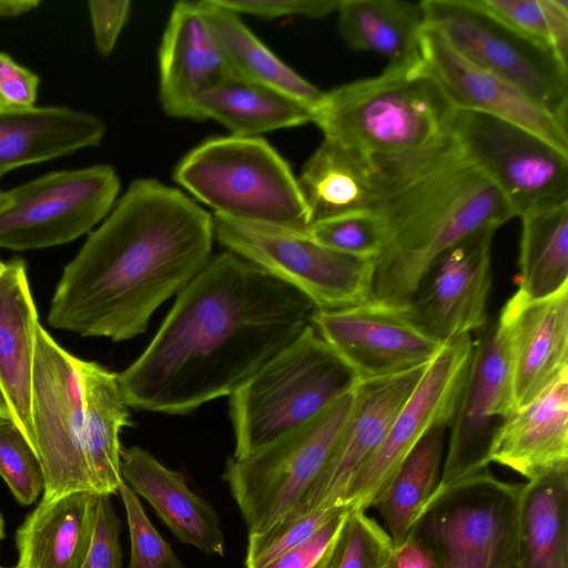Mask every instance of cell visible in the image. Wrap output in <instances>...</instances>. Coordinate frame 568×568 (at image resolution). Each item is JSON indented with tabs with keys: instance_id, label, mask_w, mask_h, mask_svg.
<instances>
[{
	"instance_id": "f907efd6",
	"label": "cell",
	"mask_w": 568,
	"mask_h": 568,
	"mask_svg": "<svg viewBox=\"0 0 568 568\" xmlns=\"http://www.w3.org/2000/svg\"><path fill=\"white\" fill-rule=\"evenodd\" d=\"M4 536V526H3V519L0 515V541L3 539Z\"/></svg>"
},
{
	"instance_id": "44dd1931",
	"label": "cell",
	"mask_w": 568,
	"mask_h": 568,
	"mask_svg": "<svg viewBox=\"0 0 568 568\" xmlns=\"http://www.w3.org/2000/svg\"><path fill=\"white\" fill-rule=\"evenodd\" d=\"M229 73L197 2H176L159 49L162 109L170 116L194 120L197 97Z\"/></svg>"
},
{
	"instance_id": "603a6c76",
	"label": "cell",
	"mask_w": 568,
	"mask_h": 568,
	"mask_svg": "<svg viewBox=\"0 0 568 568\" xmlns=\"http://www.w3.org/2000/svg\"><path fill=\"white\" fill-rule=\"evenodd\" d=\"M122 479L155 510L183 544L206 555L224 556L220 519L209 501L193 493L181 471L161 464L141 447L122 449Z\"/></svg>"
},
{
	"instance_id": "ba28073f",
	"label": "cell",
	"mask_w": 568,
	"mask_h": 568,
	"mask_svg": "<svg viewBox=\"0 0 568 568\" xmlns=\"http://www.w3.org/2000/svg\"><path fill=\"white\" fill-rule=\"evenodd\" d=\"M356 387L312 420L256 452L229 458L223 478L248 534L264 530L283 518L306 494L353 408Z\"/></svg>"
},
{
	"instance_id": "816d5d0a",
	"label": "cell",
	"mask_w": 568,
	"mask_h": 568,
	"mask_svg": "<svg viewBox=\"0 0 568 568\" xmlns=\"http://www.w3.org/2000/svg\"><path fill=\"white\" fill-rule=\"evenodd\" d=\"M6 197H7V193L4 191L0 190V206L6 201Z\"/></svg>"
},
{
	"instance_id": "f5cc1de1",
	"label": "cell",
	"mask_w": 568,
	"mask_h": 568,
	"mask_svg": "<svg viewBox=\"0 0 568 568\" xmlns=\"http://www.w3.org/2000/svg\"><path fill=\"white\" fill-rule=\"evenodd\" d=\"M0 568H2V567H0Z\"/></svg>"
},
{
	"instance_id": "836d02e7",
	"label": "cell",
	"mask_w": 568,
	"mask_h": 568,
	"mask_svg": "<svg viewBox=\"0 0 568 568\" xmlns=\"http://www.w3.org/2000/svg\"><path fill=\"white\" fill-rule=\"evenodd\" d=\"M519 217L518 291L547 297L568 286V201Z\"/></svg>"
},
{
	"instance_id": "277c9868",
	"label": "cell",
	"mask_w": 568,
	"mask_h": 568,
	"mask_svg": "<svg viewBox=\"0 0 568 568\" xmlns=\"http://www.w3.org/2000/svg\"><path fill=\"white\" fill-rule=\"evenodd\" d=\"M454 110L419 54L324 92L312 122L326 139L383 156L433 143L448 131Z\"/></svg>"
},
{
	"instance_id": "c3c4849f",
	"label": "cell",
	"mask_w": 568,
	"mask_h": 568,
	"mask_svg": "<svg viewBox=\"0 0 568 568\" xmlns=\"http://www.w3.org/2000/svg\"><path fill=\"white\" fill-rule=\"evenodd\" d=\"M0 418H10L11 419L10 409H9L8 403L4 398V395L1 390V388H0Z\"/></svg>"
},
{
	"instance_id": "f6af8a7d",
	"label": "cell",
	"mask_w": 568,
	"mask_h": 568,
	"mask_svg": "<svg viewBox=\"0 0 568 568\" xmlns=\"http://www.w3.org/2000/svg\"><path fill=\"white\" fill-rule=\"evenodd\" d=\"M87 4L97 51L100 55L106 58L113 52L129 20L131 1L90 0Z\"/></svg>"
},
{
	"instance_id": "484cf974",
	"label": "cell",
	"mask_w": 568,
	"mask_h": 568,
	"mask_svg": "<svg viewBox=\"0 0 568 568\" xmlns=\"http://www.w3.org/2000/svg\"><path fill=\"white\" fill-rule=\"evenodd\" d=\"M99 497L81 491L41 500L17 531L16 568H82L93 538Z\"/></svg>"
},
{
	"instance_id": "1f68e13d",
	"label": "cell",
	"mask_w": 568,
	"mask_h": 568,
	"mask_svg": "<svg viewBox=\"0 0 568 568\" xmlns=\"http://www.w3.org/2000/svg\"><path fill=\"white\" fill-rule=\"evenodd\" d=\"M520 568H568V468L523 487Z\"/></svg>"
},
{
	"instance_id": "b9f144b4",
	"label": "cell",
	"mask_w": 568,
	"mask_h": 568,
	"mask_svg": "<svg viewBox=\"0 0 568 568\" xmlns=\"http://www.w3.org/2000/svg\"><path fill=\"white\" fill-rule=\"evenodd\" d=\"M349 509L334 517L306 541L284 552L263 568H327Z\"/></svg>"
},
{
	"instance_id": "7bdbcfd3",
	"label": "cell",
	"mask_w": 568,
	"mask_h": 568,
	"mask_svg": "<svg viewBox=\"0 0 568 568\" xmlns=\"http://www.w3.org/2000/svg\"><path fill=\"white\" fill-rule=\"evenodd\" d=\"M223 8L261 19L286 16L324 18L336 12L339 0H215Z\"/></svg>"
},
{
	"instance_id": "ee69618b",
	"label": "cell",
	"mask_w": 568,
	"mask_h": 568,
	"mask_svg": "<svg viewBox=\"0 0 568 568\" xmlns=\"http://www.w3.org/2000/svg\"><path fill=\"white\" fill-rule=\"evenodd\" d=\"M40 78L11 55L0 51V113L36 105Z\"/></svg>"
},
{
	"instance_id": "ac0fdd59",
	"label": "cell",
	"mask_w": 568,
	"mask_h": 568,
	"mask_svg": "<svg viewBox=\"0 0 568 568\" xmlns=\"http://www.w3.org/2000/svg\"><path fill=\"white\" fill-rule=\"evenodd\" d=\"M427 366L358 382L353 408L325 465L303 498L285 516L347 507L344 498L349 485L382 445L396 414Z\"/></svg>"
},
{
	"instance_id": "7dc6e473",
	"label": "cell",
	"mask_w": 568,
	"mask_h": 568,
	"mask_svg": "<svg viewBox=\"0 0 568 568\" xmlns=\"http://www.w3.org/2000/svg\"><path fill=\"white\" fill-rule=\"evenodd\" d=\"M40 4V0H0V19L21 17L33 11Z\"/></svg>"
},
{
	"instance_id": "f35d334b",
	"label": "cell",
	"mask_w": 568,
	"mask_h": 568,
	"mask_svg": "<svg viewBox=\"0 0 568 568\" xmlns=\"http://www.w3.org/2000/svg\"><path fill=\"white\" fill-rule=\"evenodd\" d=\"M0 476L22 506L34 503L44 487L40 459L10 418H0Z\"/></svg>"
},
{
	"instance_id": "5b68a950",
	"label": "cell",
	"mask_w": 568,
	"mask_h": 568,
	"mask_svg": "<svg viewBox=\"0 0 568 568\" xmlns=\"http://www.w3.org/2000/svg\"><path fill=\"white\" fill-rule=\"evenodd\" d=\"M357 383L310 323L230 395L233 457H245L312 420Z\"/></svg>"
},
{
	"instance_id": "e575fe53",
	"label": "cell",
	"mask_w": 568,
	"mask_h": 568,
	"mask_svg": "<svg viewBox=\"0 0 568 568\" xmlns=\"http://www.w3.org/2000/svg\"><path fill=\"white\" fill-rule=\"evenodd\" d=\"M475 3L568 65V0H474Z\"/></svg>"
},
{
	"instance_id": "cb8c5ba5",
	"label": "cell",
	"mask_w": 568,
	"mask_h": 568,
	"mask_svg": "<svg viewBox=\"0 0 568 568\" xmlns=\"http://www.w3.org/2000/svg\"><path fill=\"white\" fill-rule=\"evenodd\" d=\"M22 258H13L0 277V388L11 419L33 448L32 374L40 326Z\"/></svg>"
},
{
	"instance_id": "ab89813d",
	"label": "cell",
	"mask_w": 568,
	"mask_h": 568,
	"mask_svg": "<svg viewBox=\"0 0 568 568\" xmlns=\"http://www.w3.org/2000/svg\"><path fill=\"white\" fill-rule=\"evenodd\" d=\"M118 493L125 508L130 531L129 568H185L145 515L138 495L124 480L121 481Z\"/></svg>"
},
{
	"instance_id": "bcb514c9",
	"label": "cell",
	"mask_w": 568,
	"mask_h": 568,
	"mask_svg": "<svg viewBox=\"0 0 568 568\" xmlns=\"http://www.w3.org/2000/svg\"><path fill=\"white\" fill-rule=\"evenodd\" d=\"M386 568H438V565L422 544L408 537L393 548Z\"/></svg>"
},
{
	"instance_id": "f1b7e54d",
	"label": "cell",
	"mask_w": 568,
	"mask_h": 568,
	"mask_svg": "<svg viewBox=\"0 0 568 568\" xmlns=\"http://www.w3.org/2000/svg\"><path fill=\"white\" fill-rule=\"evenodd\" d=\"M312 118V109L302 102L232 73L203 91L194 103V120H214L241 138L300 126Z\"/></svg>"
},
{
	"instance_id": "52a82bcc",
	"label": "cell",
	"mask_w": 568,
	"mask_h": 568,
	"mask_svg": "<svg viewBox=\"0 0 568 568\" xmlns=\"http://www.w3.org/2000/svg\"><path fill=\"white\" fill-rule=\"evenodd\" d=\"M523 487L488 468L438 486L408 537L432 554L438 568H520Z\"/></svg>"
},
{
	"instance_id": "8fae6325",
	"label": "cell",
	"mask_w": 568,
	"mask_h": 568,
	"mask_svg": "<svg viewBox=\"0 0 568 568\" xmlns=\"http://www.w3.org/2000/svg\"><path fill=\"white\" fill-rule=\"evenodd\" d=\"M429 26L465 58L511 83L568 125V65L474 0H423Z\"/></svg>"
},
{
	"instance_id": "9a60e30c",
	"label": "cell",
	"mask_w": 568,
	"mask_h": 568,
	"mask_svg": "<svg viewBox=\"0 0 568 568\" xmlns=\"http://www.w3.org/2000/svg\"><path fill=\"white\" fill-rule=\"evenodd\" d=\"M310 323L358 382L394 376L429 364L444 344L398 308L374 301L317 308Z\"/></svg>"
},
{
	"instance_id": "d590c367",
	"label": "cell",
	"mask_w": 568,
	"mask_h": 568,
	"mask_svg": "<svg viewBox=\"0 0 568 568\" xmlns=\"http://www.w3.org/2000/svg\"><path fill=\"white\" fill-rule=\"evenodd\" d=\"M393 542L365 510L349 509L327 568H386Z\"/></svg>"
},
{
	"instance_id": "8992f818",
	"label": "cell",
	"mask_w": 568,
	"mask_h": 568,
	"mask_svg": "<svg viewBox=\"0 0 568 568\" xmlns=\"http://www.w3.org/2000/svg\"><path fill=\"white\" fill-rule=\"evenodd\" d=\"M174 181L215 215L306 232L297 178L264 139L210 138L175 165Z\"/></svg>"
},
{
	"instance_id": "ffe728a7",
	"label": "cell",
	"mask_w": 568,
	"mask_h": 568,
	"mask_svg": "<svg viewBox=\"0 0 568 568\" xmlns=\"http://www.w3.org/2000/svg\"><path fill=\"white\" fill-rule=\"evenodd\" d=\"M496 323L507 353L517 410L568 372V286L536 300L517 291Z\"/></svg>"
},
{
	"instance_id": "e0dca14e",
	"label": "cell",
	"mask_w": 568,
	"mask_h": 568,
	"mask_svg": "<svg viewBox=\"0 0 568 568\" xmlns=\"http://www.w3.org/2000/svg\"><path fill=\"white\" fill-rule=\"evenodd\" d=\"M496 232H479L442 254L405 307L415 323L442 344L471 335L488 322Z\"/></svg>"
},
{
	"instance_id": "f546056e",
	"label": "cell",
	"mask_w": 568,
	"mask_h": 568,
	"mask_svg": "<svg viewBox=\"0 0 568 568\" xmlns=\"http://www.w3.org/2000/svg\"><path fill=\"white\" fill-rule=\"evenodd\" d=\"M197 7L232 74L280 91L315 110L324 92L273 53L237 13L215 0L199 1Z\"/></svg>"
},
{
	"instance_id": "7a4b0ae2",
	"label": "cell",
	"mask_w": 568,
	"mask_h": 568,
	"mask_svg": "<svg viewBox=\"0 0 568 568\" xmlns=\"http://www.w3.org/2000/svg\"><path fill=\"white\" fill-rule=\"evenodd\" d=\"M213 216L175 187L133 181L63 267L49 324L114 342L141 335L152 314L210 261Z\"/></svg>"
},
{
	"instance_id": "30bf717a",
	"label": "cell",
	"mask_w": 568,
	"mask_h": 568,
	"mask_svg": "<svg viewBox=\"0 0 568 568\" xmlns=\"http://www.w3.org/2000/svg\"><path fill=\"white\" fill-rule=\"evenodd\" d=\"M120 179L110 164L52 171L7 191L0 247L40 250L89 234L112 210Z\"/></svg>"
},
{
	"instance_id": "d6a6232c",
	"label": "cell",
	"mask_w": 568,
	"mask_h": 568,
	"mask_svg": "<svg viewBox=\"0 0 568 568\" xmlns=\"http://www.w3.org/2000/svg\"><path fill=\"white\" fill-rule=\"evenodd\" d=\"M447 427L430 429L410 450L371 507L381 515L393 546L409 536L419 513L437 489Z\"/></svg>"
},
{
	"instance_id": "74e56055",
	"label": "cell",
	"mask_w": 568,
	"mask_h": 568,
	"mask_svg": "<svg viewBox=\"0 0 568 568\" xmlns=\"http://www.w3.org/2000/svg\"><path fill=\"white\" fill-rule=\"evenodd\" d=\"M306 233L333 250L366 258H376L385 231L374 209L342 214L313 223Z\"/></svg>"
},
{
	"instance_id": "6da1fadb",
	"label": "cell",
	"mask_w": 568,
	"mask_h": 568,
	"mask_svg": "<svg viewBox=\"0 0 568 568\" xmlns=\"http://www.w3.org/2000/svg\"><path fill=\"white\" fill-rule=\"evenodd\" d=\"M302 292L227 251L178 294L144 352L118 374L129 407L186 414L230 396L310 324Z\"/></svg>"
},
{
	"instance_id": "d6986e66",
	"label": "cell",
	"mask_w": 568,
	"mask_h": 568,
	"mask_svg": "<svg viewBox=\"0 0 568 568\" xmlns=\"http://www.w3.org/2000/svg\"><path fill=\"white\" fill-rule=\"evenodd\" d=\"M419 54L455 109L486 113L519 125L568 154V125L518 88L475 64L426 26Z\"/></svg>"
},
{
	"instance_id": "8d00e7d4",
	"label": "cell",
	"mask_w": 568,
	"mask_h": 568,
	"mask_svg": "<svg viewBox=\"0 0 568 568\" xmlns=\"http://www.w3.org/2000/svg\"><path fill=\"white\" fill-rule=\"evenodd\" d=\"M348 507L317 509L298 516H285L264 530L248 534L245 568H263L301 545Z\"/></svg>"
},
{
	"instance_id": "7402d4cb",
	"label": "cell",
	"mask_w": 568,
	"mask_h": 568,
	"mask_svg": "<svg viewBox=\"0 0 568 568\" xmlns=\"http://www.w3.org/2000/svg\"><path fill=\"white\" fill-rule=\"evenodd\" d=\"M488 457L527 481L568 468V372L504 422Z\"/></svg>"
},
{
	"instance_id": "2e32d148",
	"label": "cell",
	"mask_w": 568,
	"mask_h": 568,
	"mask_svg": "<svg viewBox=\"0 0 568 568\" xmlns=\"http://www.w3.org/2000/svg\"><path fill=\"white\" fill-rule=\"evenodd\" d=\"M514 412L507 353L496 320L488 321L473 339L467 376L447 427L438 486L488 468L491 440Z\"/></svg>"
},
{
	"instance_id": "83f0119b",
	"label": "cell",
	"mask_w": 568,
	"mask_h": 568,
	"mask_svg": "<svg viewBox=\"0 0 568 568\" xmlns=\"http://www.w3.org/2000/svg\"><path fill=\"white\" fill-rule=\"evenodd\" d=\"M83 392V444L93 493L111 496L123 480L121 429L130 425L129 406L118 374L95 362L81 359Z\"/></svg>"
},
{
	"instance_id": "9c48e42d",
	"label": "cell",
	"mask_w": 568,
	"mask_h": 568,
	"mask_svg": "<svg viewBox=\"0 0 568 568\" xmlns=\"http://www.w3.org/2000/svg\"><path fill=\"white\" fill-rule=\"evenodd\" d=\"M214 237L227 251L306 295L320 310L369 301L374 258L349 255L306 232L213 214Z\"/></svg>"
},
{
	"instance_id": "4316f807",
	"label": "cell",
	"mask_w": 568,
	"mask_h": 568,
	"mask_svg": "<svg viewBox=\"0 0 568 568\" xmlns=\"http://www.w3.org/2000/svg\"><path fill=\"white\" fill-rule=\"evenodd\" d=\"M297 181L308 210L310 225L369 210L376 203L372 158L326 138L308 158Z\"/></svg>"
},
{
	"instance_id": "681fc988",
	"label": "cell",
	"mask_w": 568,
	"mask_h": 568,
	"mask_svg": "<svg viewBox=\"0 0 568 568\" xmlns=\"http://www.w3.org/2000/svg\"><path fill=\"white\" fill-rule=\"evenodd\" d=\"M7 267H8V263H4L0 260V277L4 274V272L7 271Z\"/></svg>"
},
{
	"instance_id": "60d3db41",
	"label": "cell",
	"mask_w": 568,
	"mask_h": 568,
	"mask_svg": "<svg viewBox=\"0 0 568 568\" xmlns=\"http://www.w3.org/2000/svg\"><path fill=\"white\" fill-rule=\"evenodd\" d=\"M121 520L110 496H100L92 542L82 568H122Z\"/></svg>"
},
{
	"instance_id": "3957f363",
	"label": "cell",
	"mask_w": 568,
	"mask_h": 568,
	"mask_svg": "<svg viewBox=\"0 0 568 568\" xmlns=\"http://www.w3.org/2000/svg\"><path fill=\"white\" fill-rule=\"evenodd\" d=\"M385 231L371 301L405 308L435 261L516 216L505 195L447 131L404 153L371 156Z\"/></svg>"
},
{
	"instance_id": "7c38bea8",
	"label": "cell",
	"mask_w": 568,
	"mask_h": 568,
	"mask_svg": "<svg viewBox=\"0 0 568 568\" xmlns=\"http://www.w3.org/2000/svg\"><path fill=\"white\" fill-rule=\"evenodd\" d=\"M81 359L40 325L31 390L33 449L44 477L43 501L93 493L83 444Z\"/></svg>"
},
{
	"instance_id": "d4e9b609",
	"label": "cell",
	"mask_w": 568,
	"mask_h": 568,
	"mask_svg": "<svg viewBox=\"0 0 568 568\" xmlns=\"http://www.w3.org/2000/svg\"><path fill=\"white\" fill-rule=\"evenodd\" d=\"M99 116L64 105L0 113V179L28 164L47 162L101 143Z\"/></svg>"
},
{
	"instance_id": "4dcf8cb0",
	"label": "cell",
	"mask_w": 568,
	"mask_h": 568,
	"mask_svg": "<svg viewBox=\"0 0 568 568\" xmlns=\"http://www.w3.org/2000/svg\"><path fill=\"white\" fill-rule=\"evenodd\" d=\"M338 31L353 50L369 51L400 62L419 57L425 11L403 0H339Z\"/></svg>"
},
{
	"instance_id": "5bb4252c",
	"label": "cell",
	"mask_w": 568,
	"mask_h": 568,
	"mask_svg": "<svg viewBox=\"0 0 568 568\" xmlns=\"http://www.w3.org/2000/svg\"><path fill=\"white\" fill-rule=\"evenodd\" d=\"M471 352V335L443 345L396 414L382 445L349 485L345 506L366 511L417 443L430 429L448 427Z\"/></svg>"
},
{
	"instance_id": "4fadbf2b",
	"label": "cell",
	"mask_w": 568,
	"mask_h": 568,
	"mask_svg": "<svg viewBox=\"0 0 568 568\" xmlns=\"http://www.w3.org/2000/svg\"><path fill=\"white\" fill-rule=\"evenodd\" d=\"M448 131L505 195L516 216L568 201V154L503 119L455 109Z\"/></svg>"
}]
</instances>
